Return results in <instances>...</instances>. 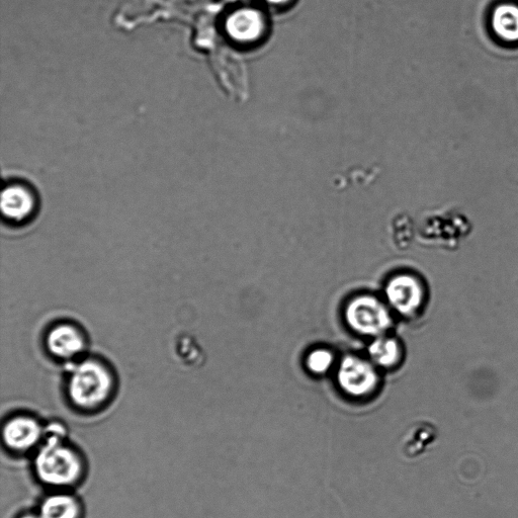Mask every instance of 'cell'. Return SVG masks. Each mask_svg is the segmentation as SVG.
<instances>
[{
	"mask_svg": "<svg viewBox=\"0 0 518 518\" xmlns=\"http://www.w3.org/2000/svg\"><path fill=\"white\" fill-rule=\"evenodd\" d=\"M45 435L40 423L27 416H19L8 421L4 428L6 445L15 451L24 452L34 448Z\"/></svg>",
	"mask_w": 518,
	"mask_h": 518,
	"instance_id": "6",
	"label": "cell"
},
{
	"mask_svg": "<svg viewBox=\"0 0 518 518\" xmlns=\"http://www.w3.org/2000/svg\"><path fill=\"white\" fill-rule=\"evenodd\" d=\"M439 439V429L433 423L420 421L410 430L403 443V453L409 459L420 457Z\"/></svg>",
	"mask_w": 518,
	"mask_h": 518,
	"instance_id": "10",
	"label": "cell"
},
{
	"mask_svg": "<svg viewBox=\"0 0 518 518\" xmlns=\"http://www.w3.org/2000/svg\"><path fill=\"white\" fill-rule=\"evenodd\" d=\"M45 435L46 442L35 460L40 480L47 485L60 487L76 483L81 477L83 465L79 455L63 443V426L53 424L45 431Z\"/></svg>",
	"mask_w": 518,
	"mask_h": 518,
	"instance_id": "1",
	"label": "cell"
},
{
	"mask_svg": "<svg viewBox=\"0 0 518 518\" xmlns=\"http://www.w3.org/2000/svg\"><path fill=\"white\" fill-rule=\"evenodd\" d=\"M337 382L345 394L364 398L378 389L380 379L376 366L371 361L348 356L342 360L338 368Z\"/></svg>",
	"mask_w": 518,
	"mask_h": 518,
	"instance_id": "4",
	"label": "cell"
},
{
	"mask_svg": "<svg viewBox=\"0 0 518 518\" xmlns=\"http://www.w3.org/2000/svg\"><path fill=\"white\" fill-rule=\"evenodd\" d=\"M407 220L406 217L398 218L396 222L393 223L392 240L399 249H404L411 242L412 234L404 233V228L410 224Z\"/></svg>",
	"mask_w": 518,
	"mask_h": 518,
	"instance_id": "16",
	"label": "cell"
},
{
	"mask_svg": "<svg viewBox=\"0 0 518 518\" xmlns=\"http://www.w3.org/2000/svg\"><path fill=\"white\" fill-rule=\"evenodd\" d=\"M112 389L109 371L98 362L86 361L73 369L68 392L76 406L94 409L108 400Z\"/></svg>",
	"mask_w": 518,
	"mask_h": 518,
	"instance_id": "2",
	"label": "cell"
},
{
	"mask_svg": "<svg viewBox=\"0 0 518 518\" xmlns=\"http://www.w3.org/2000/svg\"><path fill=\"white\" fill-rule=\"evenodd\" d=\"M48 349L59 359H71L84 349L80 332L71 325H59L52 329L47 339Z\"/></svg>",
	"mask_w": 518,
	"mask_h": 518,
	"instance_id": "8",
	"label": "cell"
},
{
	"mask_svg": "<svg viewBox=\"0 0 518 518\" xmlns=\"http://www.w3.org/2000/svg\"><path fill=\"white\" fill-rule=\"evenodd\" d=\"M264 25L262 15L253 9H240L234 12L227 21L230 35L238 40H249Z\"/></svg>",
	"mask_w": 518,
	"mask_h": 518,
	"instance_id": "13",
	"label": "cell"
},
{
	"mask_svg": "<svg viewBox=\"0 0 518 518\" xmlns=\"http://www.w3.org/2000/svg\"><path fill=\"white\" fill-rule=\"evenodd\" d=\"M80 504L76 498L66 494L47 497L40 510L42 518H79Z\"/></svg>",
	"mask_w": 518,
	"mask_h": 518,
	"instance_id": "14",
	"label": "cell"
},
{
	"mask_svg": "<svg viewBox=\"0 0 518 518\" xmlns=\"http://www.w3.org/2000/svg\"><path fill=\"white\" fill-rule=\"evenodd\" d=\"M267 2L269 4H272V5H284V4H287L290 2V0H267Z\"/></svg>",
	"mask_w": 518,
	"mask_h": 518,
	"instance_id": "17",
	"label": "cell"
},
{
	"mask_svg": "<svg viewBox=\"0 0 518 518\" xmlns=\"http://www.w3.org/2000/svg\"><path fill=\"white\" fill-rule=\"evenodd\" d=\"M21 518H42L41 515H37V514H26V515H23Z\"/></svg>",
	"mask_w": 518,
	"mask_h": 518,
	"instance_id": "18",
	"label": "cell"
},
{
	"mask_svg": "<svg viewBox=\"0 0 518 518\" xmlns=\"http://www.w3.org/2000/svg\"><path fill=\"white\" fill-rule=\"evenodd\" d=\"M403 348L400 341L386 334L375 337L369 347L370 361L383 369L396 367L402 360Z\"/></svg>",
	"mask_w": 518,
	"mask_h": 518,
	"instance_id": "11",
	"label": "cell"
},
{
	"mask_svg": "<svg viewBox=\"0 0 518 518\" xmlns=\"http://www.w3.org/2000/svg\"><path fill=\"white\" fill-rule=\"evenodd\" d=\"M389 306L401 315H413L423 305L425 289L422 282L411 274L393 277L385 289Z\"/></svg>",
	"mask_w": 518,
	"mask_h": 518,
	"instance_id": "5",
	"label": "cell"
},
{
	"mask_svg": "<svg viewBox=\"0 0 518 518\" xmlns=\"http://www.w3.org/2000/svg\"><path fill=\"white\" fill-rule=\"evenodd\" d=\"M334 364V356L327 349H315L306 359V366L310 373L322 376L327 374Z\"/></svg>",
	"mask_w": 518,
	"mask_h": 518,
	"instance_id": "15",
	"label": "cell"
},
{
	"mask_svg": "<svg viewBox=\"0 0 518 518\" xmlns=\"http://www.w3.org/2000/svg\"><path fill=\"white\" fill-rule=\"evenodd\" d=\"M491 27L494 34L505 43H518V5L502 3L491 14Z\"/></svg>",
	"mask_w": 518,
	"mask_h": 518,
	"instance_id": "9",
	"label": "cell"
},
{
	"mask_svg": "<svg viewBox=\"0 0 518 518\" xmlns=\"http://www.w3.org/2000/svg\"><path fill=\"white\" fill-rule=\"evenodd\" d=\"M344 316L352 330L373 337L386 334L393 321L389 305L372 295H359L352 299Z\"/></svg>",
	"mask_w": 518,
	"mask_h": 518,
	"instance_id": "3",
	"label": "cell"
},
{
	"mask_svg": "<svg viewBox=\"0 0 518 518\" xmlns=\"http://www.w3.org/2000/svg\"><path fill=\"white\" fill-rule=\"evenodd\" d=\"M216 61L218 76L228 93L236 99H244L247 95L248 85L245 66L241 58L233 52L224 50L220 52Z\"/></svg>",
	"mask_w": 518,
	"mask_h": 518,
	"instance_id": "7",
	"label": "cell"
},
{
	"mask_svg": "<svg viewBox=\"0 0 518 518\" xmlns=\"http://www.w3.org/2000/svg\"><path fill=\"white\" fill-rule=\"evenodd\" d=\"M34 206L32 193L22 186H11L3 193L2 211L11 220H24L33 212Z\"/></svg>",
	"mask_w": 518,
	"mask_h": 518,
	"instance_id": "12",
	"label": "cell"
}]
</instances>
